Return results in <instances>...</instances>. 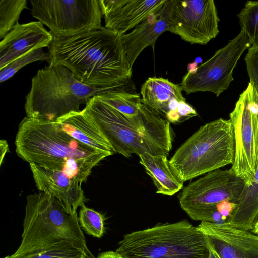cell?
I'll list each match as a JSON object with an SVG mask.
<instances>
[{"instance_id":"6da1fadb","label":"cell","mask_w":258,"mask_h":258,"mask_svg":"<svg viewBox=\"0 0 258 258\" xmlns=\"http://www.w3.org/2000/svg\"><path fill=\"white\" fill-rule=\"evenodd\" d=\"M49 53V63L67 67L87 85L110 87L132 83L122 34L105 27L71 37L54 36Z\"/></svg>"},{"instance_id":"7a4b0ae2","label":"cell","mask_w":258,"mask_h":258,"mask_svg":"<svg viewBox=\"0 0 258 258\" xmlns=\"http://www.w3.org/2000/svg\"><path fill=\"white\" fill-rule=\"evenodd\" d=\"M15 144L17 155L29 164L62 172L81 183L95 166L111 155L72 138L57 121L26 116L19 125Z\"/></svg>"},{"instance_id":"3957f363","label":"cell","mask_w":258,"mask_h":258,"mask_svg":"<svg viewBox=\"0 0 258 258\" xmlns=\"http://www.w3.org/2000/svg\"><path fill=\"white\" fill-rule=\"evenodd\" d=\"M82 110L114 152L126 158L144 153L168 155L172 149L170 122L155 110L141 119L131 120L96 96L88 101Z\"/></svg>"},{"instance_id":"277c9868","label":"cell","mask_w":258,"mask_h":258,"mask_svg":"<svg viewBox=\"0 0 258 258\" xmlns=\"http://www.w3.org/2000/svg\"><path fill=\"white\" fill-rule=\"evenodd\" d=\"M21 238L12 257L69 241L83 249L87 258H96L87 246L77 213H68L58 199L44 192L27 196Z\"/></svg>"},{"instance_id":"5b68a950","label":"cell","mask_w":258,"mask_h":258,"mask_svg":"<svg viewBox=\"0 0 258 258\" xmlns=\"http://www.w3.org/2000/svg\"><path fill=\"white\" fill-rule=\"evenodd\" d=\"M116 87H96L81 83L67 67L55 63L38 71L32 79L30 90L25 98L26 117L56 121L74 112L93 96Z\"/></svg>"},{"instance_id":"8992f818","label":"cell","mask_w":258,"mask_h":258,"mask_svg":"<svg viewBox=\"0 0 258 258\" xmlns=\"http://www.w3.org/2000/svg\"><path fill=\"white\" fill-rule=\"evenodd\" d=\"M235 153L230 119L219 118L201 126L175 151L169 161L182 182L233 164Z\"/></svg>"},{"instance_id":"52a82bcc","label":"cell","mask_w":258,"mask_h":258,"mask_svg":"<svg viewBox=\"0 0 258 258\" xmlns=\"http://www.w3.org/2000/svg\"><path fill=\"white\" fill-rule=\"evenodd\" d=\"M116 251L123 258H208L204 235L184 220L125 234Z\"/></svg>"},{"instance_id":"ba28073f","label":"cell","mask_w":258,"mask_h":258,"mask_svg":"<svg viewBox=\"0 0 258 258\" xmlns=\"http://www.w3.org/2000/svg\"><path fill=\"white\" fill-rule=\"evenodd\" d=\"M245 181L231 169L210 172L184 187L179 195L181 208L194 220L224 224L228 219L217 209L224 201L238 203Z\"/></svg>"},{"instance_id":"9c48e42d","label":"cell","mask_w":258,"mask_h":258,"mask_svg":"<svg viewBox=\"0 0 258 258\" xmlns=\"http://www.w3.org/2000/svg\"><path fill=\"white\" fill-rule=\"evenodd\" d=\"M31 14L55 37H68L101 28L99 0H31Z\"/></svg>"},{"instance_id":"30bf717a","label":"cell","mask_w":258,"mask_h":258,"mask_svg":"<svg viewBox=\"0 0 258 258\" xmlns=\"http://www.w3.org/2000/svg\"><path fill=\"white\" fill-rule=\"evenodd\" d=\"M235 141L231 169L250 184L258 168V94L249 82L230 113Z\"/></svg>"},{"instance_id":"8fae6325","label":"cell","mask_w":258,"mask_h":258,"mask_svg":"<svg viewBox=\"0 0 258 258\" xmlns=\"http://www.w3.org/2000/svg\"><path fill=\"white\" fill-rule=\"evenodd\" d=\"M251 47L245 32L239 33L206 62L189 70L179 84L186 94L208 91L217 97L233 81V73L244 51Z\"/></svg>"},{"instance_id":"7c38bea8","label":"cell","mask_w":258,"mask_h":258,"mask_svg":"<svg viewBox=\"0 0 258 258\" xmlns=\"http://www.w3.org/2000/svg\"><path fill=\"white\" fill-rule=\"evenodd\" d=\"M213 0H169L168 31L191 44L206 45L219 33Z\"/></svg>"},{"instance_id":"4fadbf2b","label":"cell","mask_w":258,"mask_h":258,"mask_svg":"<svg viewBox=\"0 0 258 258\" xmlns=\"http://www.w3.org/2000/svg\"><path fill=\"white\" fill-rule=\"evenodd\" d=\"M197 227L219 258H258V236L249 230L208 222Z\"/></svg>"},{"instance_id":"5bb4252c","label":"cell","mask_w":258,"mask_h":258,"mask_svg":"<svg viewBox=\"0 0 258 258\" xmlns=\"http://www.w3.org/2000/svg\"><path fill=\"white\" fill-rule=\"evenodd\" d=\"M166 0H99L105 27L120 34L134 29Z\"/></svg>"},{"instance_id":"9a60e30c","label":"cell","mask_w":258,"mask_h":258,"mask_svg":"<svg viewBox=\"0 0 258 258\" xmlns=\"http://www.w3.org/2000/svg\"><path fill=\"white\" fill-rule=\"evenodd\" d=\"M39 21L18 23L0 42V69L33 49L49 47L53 40Z\"/></svg>"},{"instance_id":"2e32d148","label":"cell","mask_w":258,"mask_h":258,"mask_svg":"<svg viewBox=\"0 0 258 258\" xmlns=\"http://www.w3.org/2000/svg\"><path fill=\"white\" fill-rule=\"evenodd\" d=\"M29 165L38 190L55 197L68 213H77V209L85 205L86 199L82 183L70 178L62 172Z\"/></svg>"},{"instance_id":"e0dca14e","label":"cell","mask_w":258,"mask_h":258,"mask_svg":"<svg viewBox=\"0 0 258 258\" xmlns=\"http://www.w3.org/2000/svg\"><path fill=\"white\" fill-rule=\"evenodd\" d=\"M169 24V0L157 12L150 15L129 33L122 35L125 54L130 68L148 46L154 48L157 38L168 31Z\"/></svg>"},{"instance_id":"ac0fdd59","label":"cell","mask_w":258,"mask_h":258,"mask_svg":"<svg viewBox=\"0 0 258 258\" xmlns=\"http://www.w3.org/2000/svg\"><path fill=\"white\" fill-rule=\"evenodd\" d=\"M140 93L144 103L165 117L168 113L177 111L180 102L186 101L179 84L162 77L148 78Z\"/></svg>"},{"instance_id":"d6986e66","label":"cell","mask_w":258,"mask_h":258,"mask_svg":"<svg viewBox=\"0 0 258 258\" xmlns=\"http://www.w3.org/2000/svg\"><path fill=\"white\" fill-rule=\"evenodd\" d=\"M56 121L64 132L82 144L111 155L115 153L107 140L83 110L71 112Z\"/></svg>"},{"instance_id":"ffe728a7","label":"cell","mask_w":258,"mask_h":258,"mask_svg":"<svg viewBox=\"0 0 258 258\" xmlns=\"http://www.w3.org/2000/svg\"><path fill=\"white\" fill-rule=\"evenodd\" d=\"M139 157L140 164L157 188V194L172 196L183 188V182L173 172L167 155L144 153Z\"/></svg>"},{"instance_id":"44dd1931","label":"cell","mask_w":258,"mask_h":258,"mask_svg":"<svg viewBox=\"0 0 258 258\" xmlns=\"http://www.w3.org/2000/svg\"><path fill=\"white\" fill-rule=\"evenodd\" d=\"M258 215V168L250 184H246L237 207L226 224L239 229L251 230Z\"/></svg>"},{"instance_id":"7402d4cb","label":"cell","mask_w":258,"mask_h":258,"mask_svg":"<svg viewBox=\"0 0 258 258\" xmlns=\"http://www.w3.org/2000/svg\"><path fill=\"white\" fill-rule=\"evenodd\" d=\"M4 258H87L81 248L69 241H63L46 248L17 257Z\"/></svg>"},{"instance_id":"603a6c76","label":"cell","mask_w":258,"mask_h":258,"mask_svg":"<svg viewBox=\"0 0 258 258\" xmlns=\"http://www.w3.org/2000/svg\"><path fill=\"white\" fill-rule=\"evenodd\" d=\"M27 9L26 0H0V38L18 23L20 14Z\"/></svg>"},{"instance_id":"cb8c5ba5","label":"cell","mask_w":258,"mask_h":258,"mask_svg":"<svg viewBox=\"0 0 258 258\" xmlns=\"http://www.w3.org/2000/svg\"><path fill=\"white\" fill-rule=\"evenodd\" d=\"M241 29L246 33L251 46H258V1H248L237 15Z\"/></svg>"},{"instance_id":"d4e9b609","label":"cell","mask_w":258,"mask_h":258,"mask_svg":"<svg viewBox=\"0 0 258 258\" xmlns=\"http://www.w3.org/2000/svg\"><path fill=\"white\" fill-rule=\"evenodd\" d=\"M49 53H45L43 48L33 49L19 56L0 69V82H3L13 77L23 67L38 61H48Z\"/></svg>"},{"instance_id":"484cf974","label":"cell","mask_w":258,"mask_h":258,"mask_svg":"<svg viewBox=\"0 0 258 258\" xmlns=\"http://www.w3.org/2000/svg\"><path fill=\"white\" fill-rule=\"evenodd\" d=\"M78 220L85 232L100 238L105 232L104 218L99 212L83 205L79 211Z\"/></svg>"},{"instance_id":"4316f807","label":"cell","mask_w":258,"mask_h":258,"mask_svg":"<svg viewBox=\"0 0 258 258\" xmlns=\"http://www.w3.org/2000/svg\"><path fill=\"white\" fill-rule=\"evenodd\" d=\"M250 82L258 94V46H251L244 58Z\"/></svg>"},{"instance_id":"83f0119b","label":"cell","mask_w":258,"mask_h":258,"mask_svg":"<svg viewBox=\"0 0 258 258\" xmlns=\"http://www.w3.org/2000/svg\"><path fill=\"white\" fill-rule=\"evenodd\" d=\"M237 204L231 201H224L217 204V209L223 217L228 220L236 209Z\"/></svg>"},{"instance_id":"f1b7e54d","label":"cell","mask_w":258,"mask_h":258,"mask_svg":"<svg viewBox=\"0 0 258 258\" xmlns=\"http://www.w3.org/2000/svg\"><path fill=\"white\" fill-rule=\"evenodd\" d=\"M177 111L181 118V122L197 115L196 110L186 101L179 103Z\"/></svg>"},{"instance_id":"f546056e","label":"cell","mask_w":258,"mask_h":258,"mask_svg":"<svg viewBox=\"0 0 258 258\" xmlns=\"http://www.w3.org/2000/svg\"><path fill=\"white\" fill-rule=\"evenodd\" d=\"M96 258H123L117 252L114 251H107L100 253Z\"/></svg>"},{"instance_id":"4dcf8cb0","label":"cell","mask_w":258,"mask_h":258,"mask_svg":"<svg viewBox=\"0 0 258 258\" xmlns=\"http://www.w3.org/2000/svg\"><path fill=\"white\" fill-rule=\"evenodd\" d=\"M1 164L2 163V161L4 158L6 153L9 150L8 144L7 141L5 140H1Z\"/></svg>"},{"instance_id":"1f68e13d","label":"cell","mask_w":258,"mask_h":258,"mask_svg":"<svg viewBox=\"0 0 258 258\" xmlns=\"http://www.w3.org/2000/svg\"><path fill=\"white\" fill-rule=\"evenodd\" d=\"M251 232L258 236V215L254 222L253 228L251 230Z\"/></svg>"},{"instance_id":"d6a6232c","label":"cell","mask_w":258,"mask_h":258,"mask_svg":"<svg viewBox=\"0 0 258 258\" xmlns=\"http://www.w3.org/2000/svg\"><path fill=\"white\" fill-rule=\"evenodd\" d=\"M208 246L209 251V254L208 258H219L217 254L215 253V252L213 251V250L208 244Z\"/></svg>"}]
</instances>
